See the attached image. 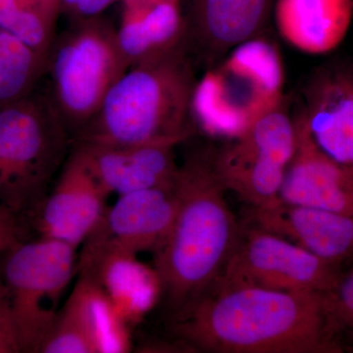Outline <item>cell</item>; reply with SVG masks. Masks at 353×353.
Returning <instances> with one entry per match:
<instances>
[{
	"mask_svg": "<svg viewBox=\"0 0 353 353\" xmlns=\"http://www.w3.org/2000/svg\"><path fill=\"white\" fill-rule=\"evenodd\" d=\"M173 333L208 352H343L319 292L214 285L174 320Z\"/></svg>",
	"mask_w": 353,
	"mask_h": 353,
	"instance_id": "1",
	"label": "cell"
},
{
	"mask_svg": "<svg viewBox=\"0 0 353 353\" xmlns=\"http://www.w3.org/2000/svg\"><path fill=\"white\" fill-rule=\"evenodd\" d=\"M176 211L163 243L155 250L161 296L178 319L217 282L229 261L241 225L225 199L214 150L190 152L174 183Z\"/></svg>",
	"mask_w": 353,
	"mask_h": 353,
	"instance_id": "2",
	"label": "cell"
},
{
	"mask_svg": "<svg viewBox=\"0 0 353 353\" xmlns=\"http://www.w3.org/2000/svg\"><path fill=\"white\" fill-rule=\"evenodd\" d=\"M194 60L185 43L127 70L72 143L178 145L194 131Z\"/></svg>",
	"mask_w": 353,
	"mask_h": 353,
	"instance_id": "3",
	"label": "cell"
},
{
	"mask_svg": "<svg viewBox=\"0 0 353 353\" xmlns=\"http://www.w3.org/2000/svg\"><path fill=\"white\" fill-rule=\"evenodd\" d=\"M285 66L277 43L265 36L239 44L197 80L194 125L233 139L285 99Z\"/></svg>",
	"mask_w": 353,
	"mask_h": 353,
	"instance_id": "4",
	"label": "cell"
},
{
	"mask_svg": "<svg viewBox=\"0 0 353 353\" xmlns=\"http://www.w3.org/2000/svg\"><path fill=\"white\" fill-rule=\"evenodd\" d=\"M38 88L0 109V203L31 223L72 145L48 90Z\"/></svg>",
	"mask_w": 353,
	"mask_h": 353,
	"instance_id": "5",
	"label": "cell"
},
{
	"mask_svg": "<svg viewBox=\"0 0 353 353\" xmlns=\"http://www.w3.org/2000/svg\"><path fill=\"white\" fill-rule=\"evenodd\" d=\"M116 30L101 15L72 21L51 44L46 73L50 77L48 94L72 139L128 70Z\"/></svg>",
	"mask_w": 353,
	"mask_h": 353,
	"instance_id": "6",
	"label": "cell"
},
{
	"mask_svg": "<svg viewBox=\"0 0 353 353\" xmlns=\"http://www.w3.org/2000/svg\"><path fill=\"white\" fill-rule=\"evenodd\" d=\"M76 252L67 243L39 238L2 253L21 352L39 353L54 327L62 296L78 272Z\"/></svg>",
	"mask_w": 353,
	"mask_h": 353,
	"instance_id": "7",
	"label": "cell"
},
{
	"mask_svg": "<svg viewBox=\"0 0 353 353\" xmlns=\"http://www.w3.org/2000/svg\"><path fill=\"white\" fill-rule=\"evenodd\" d=\"M285 99L245 132L214 150V166L226 190L250 208L280 201L281 187L296 145L294 117Z\"/></svg>",
	"mask_w": 353,
	"mask_h": 353,
	"instance_id": "8",
	"label": "cell"
},
{
	"mask_svg": "<svg viewBox=\"0 0 353 353\" xmlns=\"http://www.w3.org/2000/svg\"><path fill=\"white\" fill-rule=\"evenodd\" d=\"M341 274L338 265L248 222L241 225L234 252L214 285L326 294L336 287Z\"/></svg>",
	"mask_w": 353,
	"mask_h": 353,
	"instance_id": "9",
	"label": "cell"
},
{
	"mask_svg": "<svg viewBox=\"0 0 353 353\" xmlns=\"http://www.w3.org/2000/svg\"><path fill=\"white\" fill-rule=\"evenodd\" d=\"M276 0H181L185 46L206 69L248 39L263 34Z\"/></svg>",
	"mask_w": 353,
	"mask_h": 353,
	"instance_id": "10",
	"label": "cell"
},
{
	"mask_svg": "<svg viewBox=\"0 0 353 353\" xmlns=\"http://www.w3.org/2000/svg\"><path fill=\"white\" fill-rule=\"evenodd\" d=\"M176 204L174 185L122 194L105 209L83 248L155 252L170 232Z\"/></svg>",
	"mask_w": 353,
	"mask_h": 353,
	"instance_id": "11",
	"label": "cell"
},
{
	"mask_svg": "<svg viewBox=\"0 0 353 353\" xmlns=\"http://www.w3.org/2000/svg\"><path fill=\"white\" fill-rule=\"evenodd\" d=\"M299 112L316 145L353 170V65L331 62L315 70Z\"/></svg>",
	"mask_w": 353,
	"mask_h": 353,
	"instance_id": "12",
	"label": "cell"
},
{
	"mask_svg": "<svg viewBox=\"0 0 353 353\" xmlns=\"http://www.w3.org/2000/svg\"><path fill=\"white\" fill-rule=\"evenodd\" d=\"M108 194L71 152L54 189L46 196L32 225L39 238L78 248L87 240L105 211Z\"/></svg>",
	"mask_w": 353,
	"mask_h": 353,
	"instance_id": "13",
	"label": "cell"
},
{
	"mask_svg": "<svg viewBox=\"0 0 353 353\" xmlns=\"http://www.w3.org/2000/svg\"><path fill=\"white\" fill-rule=\"evenodd\" d=\"M175 148L169 143L116 146L72 143L71 152L108 196H122L173 185L179 169Z\"/></svg>",
	"mask_w": 353,
	"mask_h": 353,
	"instance_id": "14",
	"label": "cell"
},
{
	"mask_svg": "<svg viewBox=\"0 0 353 353\" xmlns=\"http://www.w3.org/2000/svg\"><path fill=\"white\" fill-rule=\"evenodd\" d=\"M296 145L279 199L285 203L353 215V170L313 141L301 112L294 116Z\"/></svg>",
	"mask_w": 353,
	"mask_h": 353,
	"instance_id": "15",
	"label": "cell"
},
{
	"mask_svg": "<svg viewBox=\"0 0 353 353\" xmlns=\"http://www.w3.org/2000/svg\"><path fill=\"white\" fill-rule=\"evenodd\" d=\"M248 222L301 246L329 263L353 259V215L279 201L250 208Z\"/></svg>",
	"mask_w": 353,
	"mask_h": 353,
	"instance_id": "16",
	"label": "cell"
},
{
	"mask_svg": "<svg viewBox=\"0 0 353 353\" xmlns=\"http://www.w3.org/2000/svg\"><path fill=\"white\" fill-rule=\"evenodd\" d=\"M78 272L101 285L128 325L141 321L161 296L157 271L139 261L134 253L83 248Z\"/></svg>",
	"mask_w": 353,
	"mask_h": 353,
	"instance_id": "17",
	"label": "cell"
},
{
	"mask_svg": "<svg viewBox=\"0 0 353 353\" xmlns=\"http://www.w3.org/2000/svg\"><path fill=\"white\" fill-rule=\"evenodd\" d=\"M272 17L290 46L306 54H327L347 36L353 0H276Z\"/></svg>",
	"mask_w": 353,
	"mask_h": 353,
	"instance_id": "18",
	"label": "cell"
},
{
	"mask_svg": "<svg viewBox=\"0 0 353 353\" xmlns=\"http://www.w3.org/2000/svg\"><path fill=\"white\" fill-rule=\"evenodd\" d=\"M116 39L128 69L175 50L185 43L181 1L123 3Z\"/></svg>",
	"mask_w": 353,
	"mask_h": 353,
	"instance_id": "19",
	"label": "cell"
},
{
	"mask_svg": "<svg viewBox=\"0 0 353 353\" xmlns=\"http://www.w3.org/2000/svg\"><path fill=\"white\" fill-rule=\"evenodd\" d=\"M78 281L61 310L87 336L94 353H126L132 348L128 324L94 279L79 273Z\"/></svg>",
	"mask_w": 353,
	"mask_h": 353,
	"instance_id": "20",
	"label": "cell"
},
{
	"mask_svg": "<svg viewBox=\"0 0 353 353\" xmlns=\"http://www.w3.org/2000/svg\"><path fill=\"white\" fill-rule=\"evenodd\" d=\"M48 57L0 29V109L21 101L46 76Z\"/></svg>",
	"mask_w": 353,
	"mask_h": 353,
	"instance_id": "21",
	"label": "cell"
},
{
	"mask_svg": "<svg viewBox=\"0 0 353 353\" xmlns=\"http://www.w3.org/2000/svg\"><path fill=\"white\" fill-rule=\"evenodd\" d=\"M61 0H0V29L48 57Z\"/></svg>",
	"mask_w": 353,
	"mask_h": 353,
	"instance_id": "22",
	"label": "cell"
},
{
	"mask_svg": "<svg viewBox=\"0 0 353 353\" xmlns=\"http://www.w3.org/2000/svg\"><path fill=\"white\" fill-rule=\"evenodd\" d=\"M325 307L334 336L345 332L353 338V266L341 274L338 285L324 294Z\"/></svg>",
	"mask_w": 353,
	"mask_h": 353,
	"instance_id": "23",
	"label": "cell"
},
{
	"mask_svg": "<svg viewBox=\"0 0 353 353\" xmlns=\"http://www.w3.org/2000/svg\"><path fill=\"white\" fill-rule=\"evenodd\" d=\"M21 347L14 318L12 301L3 273L0 254V353H20Z\"/></svg>",
	"mask_w": 353,
	"mask_h": 353,
	"instance_id": "24",
	"label": "cell"
},
{
	"mask_svg": "<svg viewBox=\"0 0 353 353\" xmlns=\"http://www.w3.org/2000/svg\"><path fill=\"white\" fill-rule=\"evenodd\" d=\"M31 220L0 203V254L28 241Z\"/></svg>",
	"mask_w": 353,
	"mask_h": 353,
	"instance_id": "25",
	"label": "cell"
},
{
	"mask_svg": "<svg viewBox=\"0 0 353 353\" xmlns=\"http://www.w3.org/2000/svg\"><path fill=\"white\" fill-rule=\"evenodd\" d=\"M117 0H61V14L72 21L88 19L101 15Z\"/></svg>",
	"mask_w": 353,
	"mask_h": 353,
	"instance_id": "26",
	"label": "cell"
},
{
	"mask_svg": "<svg viewBox=\"0 0 353 353\" xmlns=\"http://www.w3.org/2000/svg\"><path fill=\"white\" fill-rule=\"evenodd\" d=\"M123 3H145V2L181 1V0H122Z\"/></svg>",
	"mask_w": 353,
	"mask_h": 353,
	"instance_id": "27",
	"label": "cell"
}]
</instances>
